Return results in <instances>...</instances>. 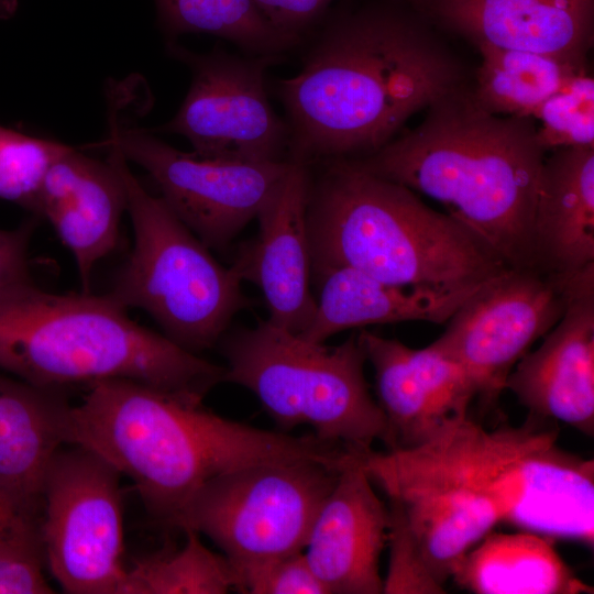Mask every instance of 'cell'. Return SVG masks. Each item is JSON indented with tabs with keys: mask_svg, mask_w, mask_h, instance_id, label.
I'll list each match as a JSON object with an SVG mask.
<instances>
[{
	"mask_svg": "<svg viewBox=\"0 0 594 594\" xmlns=\"http://www.w3.org/2000/svg\"><path fill=\"white\" fill-rule=\"evenodd\" d=\"M462 85L457 59L420 23L387 10L352 14L320 36L298 74L278 82L289 161L366 156Z\"/></svg>",
	"mask_w": 594,
	"mask_h": 594,
	"instance_id": "1",
	"label": "cell"
},
{
	"mask_svg": "<svg viewBox=\"0 0 594 594\" xmlns=\"http://www.w3.org/2000/svg\"><path fill=\"white\" fill-rule=\"evenodd\" d=\"M64 417V440L94 451L129 476L148 510L176 528L210 480L249 465L344 461L345 447L315 433L290 436L223 418L195 402L130 380L88 385Z\"/></svg>",
	"mask_w": 594,
	"mask_h": 594,
	"instance_id": "2",
	"label": "cell"
},
{
	"mask_svg": "<svg viewBox=\"0 0 594 594\" xmlns=\"http://www.w3.org/2000/svg\"><path fill=\"white\" fill-rule=\"evenodd\" d=\"M546 151L530 117L483 109L465 84L360 168L441 204L510 268H536L532 227Z\"/></svg>",
	"mask_w": 594,
	"mask_h": 594,
	"instance_id": "3",
	"label": "cell"
},
{
	"mask_svg": "<svg viewBox=\"0 0 594 594\" xmlns=\"http://www.w3.org/2000/svg\"><path fill=\"white\" fill-rule=\"evenodd\" d=\"M310 173L307 230L311 272L350 267L384 283L453 292L480 286L508 267L460 221L415 191L349 158Z\"/></svg>",
	"mask_w": 594,
	"mask_h": 594,
	"instance_id": "4",
	"label": "cell"
},
{
	"mask_svg": "<svg viewBox=\"0 0 594 594\" xmlns=\"http://www.w3.org/2000/svg\"><path fill=\"white\" fill-rule=\"evenodd\" d=\"M0 369L43 388L119 378L196 402L226 375L108 294H52L32 280L0 295Z\"/></svg>",
	"mask_w": 594,
	"mask_h": 594,
	"instance_id": "5",
	"label": "cell"
},
{
	"mask_svg": "<svg viewBox=\"0 0 594 594\" xmlns=\"http://www.w3.org/2000/svg\"><path fill=\"white\" fill-rule=\"evenodd\" d=\"M557 433L531 416L520 427L494 430L466 416L421 446L381 454L396 468L470 492L499 524L592 547L593 460L562 450Z\"/></svg>",
	"mask_w": 594,
	"mask_h": 594,
	"instance_id": "6",
	"label": "cell"
},
{
	"mask_svg": "<svg viewBox=\"0 0 594 594\" xmlns=\"http://www.w3.org/2000/svg\"><path fill=\"white\" fill-rule=\"evenodd\" d=\"M227 360L224 382L241 385L284 430L308 425L314 433L354 451L388 443L382 408L364 376L367 361L359 333L336 346L260 321L219 341Z\"/></svg>",
	"mask_w": 594,
	"mask_h": 594,
	"instance_id": "7",
	"label": "cell"
},
{
	"mask_svg": "<svg viewBox=\"0 0 594 594\" xmlns=\"http://www.w3.org/2000/svg\"><path fill=\"white\" fill-rule=\"evenodd\" d=\"M109 160L124 185L133 228L132 251L119 271L112 299L146 311L165 336L193 353L217 345L232 318L251 306L241 278L223 267L158 196L147 191L109 138Z\"/></svg>",
	"mask_w": 594,
	"mask_h": 594,
	"instance_id": "8",
	"label": "cell"
},
{
	"mask_svg": "<svg viewBox=\"0 0 594 594\" xmlns=\"http://www.w3.org/2000/svg\"><path fill=\"white\" fill-rule=\"evenodd\" d=\"M346 460L265 462L223 473L195 494L176 528L207 536L232 563L302 551Z\"/></svg>",
	"mask_w": 594,
	"mask_h": 594,
	"instance_id": "9",
	"label": "cell"
},
{
	"mask_svg": "<svg viewBox=\"0 0 594 594\" xmlns=\"http://www.w3.org/2000/svg\"><path fill=\"white\" fill-rule=\"evenodd\" d=\"M64 444L42 487L45 563L72 594H119L125 574L120 472L91 450Z\"/></svg>",
	"mask_w": 594,
	"mask_h": 594,
	"instance_id": "10",
	"label": "cell"
},
{
	"mask_svg": "<svg viewBox=\"0 0 594 594\" xmlns=\"http://www.w3.org/2000/svg\"><path fill=\"white\" fill-rule=\"evenodd\" d=\"M590 266L570 277L509 268L469 297L430 344L464 369L483 404H494L517 362L564 316Z\"/></svg>",
	"mask_w": 594,
	"mask_h": 594,
	"instance_id": "11",
	"label": "cell"
},
{
	"mask_svg": "<svg viewBox=\"0 0 594 594\" xmlns=\"http://www.w3.org/2000/svg\"><path fill=\"white\" fill-rule=\"evenodd\" d=\"M167 50L191 70L176 114L160 132L186 138L193 152L243 163L289 161L290 130L270 103L265 75L277 56L241 57L220 48L195 53L170 42Z\"/></svg>",
	"mask_w": 594,
	"mask_h": 594,
	"instance_id": "12",
	"label": "cell"
},
{
	"mask_svg": "<svg viewBox=\"0 0 594 594\" xmlns=\"http://www.w3.org/2000/svg\"><path fill=\"white\" fill-rule=\"evenodd\" d=\"M110 138L154 182L161 198L209 249L226 251L266 202L292 161L243 163L179 151L151 131L111 119Z\"/></svg>",
	"mask_w": 594,
	"mask_h": 594,
	"instance_id": "13",
	"label": "cell"
},
{
	"mask_svg": "<svg viewBox=\"0 0 594 594\" xmlns=\"http://www.w3.org/2000/svg\"><path fill=\"white\" fill-rule=\"evenodd\" d=\"M376 382L387 450L424 444L468 415L476 389L464 369L431 344L411 349L395 339L359 332Z\"/></svg>",
	"mask_w": 594,
	"mask_h": 594,
	"instance_id": "14",
	"label": "cell"
},
{
	"mask_svg": "<svg viewBox=\"0 0 594 594\" xmlns=\"http://www.w3.org/2000/svg\"><path fill=\"white\" fill-rule=\"evenodd\" d=\"M309 165L293 162L256 216V237L241 245L232 264L241 280L262 290L267 321L296 334L309 327L317 307L309 287Z\"/></svg>",
	"mask_w": 594,
	"mask_h": 594,
	"instance_id": "15",
	"label": "cell"
},
{
	"mask_svg": "<svg viewBox=\"0 0 594 594\" xmlns=\"http://www.w3.org/2000/svg\"><path fill=\"white\" fill-rule=\"evenodd\" d=\"M505 389L539 420L594 432V265L583 274L564 316L509 373Z\"/></svg>",
	"mask_w": 594,
	"mask_h": 594,
	"instance_id": "16",
	"label": "cell"
},
{
	"mask_svg": "<svg viewBox=\"0 0 594 594\" xmlns=\"http://www.w3.org/2000/svg\"><path fill=\"white\" fill-rule=\"evenodd\" d=\"M354 451L321 504L304 552L329 594H381L380 557L388 509L376 495L362 454Z\"/></svg>",
	"mask_w": 594,
	"mask_h": 594,
	"instance_id": "17",
	"label": "cell"
},
{
	"mask_svg": "<svg viewBox=\"0 0 594 594\" xmlns=\"http://www.w3.org/2000/svg\"><path fill=\"white\" fill-rule=\"evenodd\" d=\"M477 46L586 57L594 0H413Z\"/></svg>",
	"mask_w": 594,
	"mask_h": 594,
	"instance_id": "18",
	"label": "cell"
},
{
	"mask_svg": "<svg viewBox=\"0 0 594 594\" xmlns=\"http://www.w3.org/2000/svg\"><path fill=\"white\" fill-rule=\"evenodd\" d=\"M124 210V185L109 158L100 162L72 147L50 168L34 216L45 218L72 252L84 293H90L95 266L117 246Z\"/></svg>",
	"mask_w": 594,
	"mask_h": 594,
	"instance_id": "19",
	"label": "cell"
},
{
	"mask_svg": "<svg viewBox=\"0 0 594 594\" xmlns=\"http://www.w3.org/2000/svg\"><path fill=\"white\" fill-rule=\"evenodd\" d=\"M362 458L372 482L402 509L424 560L443 585L465 553L499 524L492 507L465 490L398 469L374 450Z\"/></svg>",
	"mask_w": 594,
	"mask_h": 594,
	"instance_id": "20",
	"label": "cell"
},
{
	"mask_svg": "<svg viewBox=\"0 0 594 594\" xmlns=\"http://www.w3.org/2000/svg\"><path fill=\"white\" fill-rule=\"evenodd\" d=\"M536 268L573 276L594 264V147L544 157L534 215Z\"/></svg>",
	"mask_w": 594,
	"mask_h": 594,
	"instance_id": "21",
	"label": "cell"
},
{
	"mask_svg": "<svg viewBox=\"0 0 594 594\" xmlns=\"http://www.w3.org/2000/svg\"><path fill=\"white\" fill-rule=\"evenodd\" d=\"M315 276L319 300L311 323L299 336L317 343L343 330L371 324L444 323L483 285L453 292L402 287L350 267H330Z\"/></svg>",
	"mask_w": 594,
	"mask_h": 594,
	"instance_id": "22",
	"label": "cell"
},
{
	"mask_svg": "<svg viewBox=\"0 0 594 594\" xmlns=\"http://www.w3.org/2000/svg\"><path fill=\"white\" fill-rule=\"evenodd\" d=\"M67 406L57 389L0 374V486L34 514L47 466L65 444Z\"/></svg>",
	"mask_w": 594,
	"mask_h": 594,
	"instance_id": "23",
	"label": "cell"
},
{
	"mask_svg": "<svg viewBox=\"0 0 594 594\" xmlns=\"http://www.w3.org/2000/svg\"><path fill=\"white\" fill-rule=\"evenodd\" d=\"M554 541L527 530L491 531L465 553L451 578L476 594H592Z\"/></svg>",
	"mask_w": 594,
	"mask_h": 594,
	"instance_id": "24",
	"label": "cell"
},
{
	"mask_svg": "<svg viewBox=\"0 0 594 594\" xmlns=\"http://www.w3.org/2000/svg\"><path fill=\"white\" fill-rule=\"evenodd\" d=\"M474 100L499 116L532 118L540 105L576 74L586 69L584 57L477 46Z\"/></svg>",
	"mask_w": 594,
	"mask_h": 594,
	"instance_id": "25",
	"label": "cell"
},
{
	"mask_svg": "<svg viewBox=\"0 0 594 594\" xmlns=\"http://www.w3.org/2000/svg\"><path fill=\"white\" fill-rule=\"evenodd\" d=\"M163 26L172 36L206 33L230 41L256 56H277L300 37L274 28L252 0H155Z\"/></svg>",
	"mask_w": 594,
	"mask_h": 594,
	"instance_id": "26",
	"label": "cell"
},
{
	"mask_svg": "<svg viewBox=\"0 0 594 594\" xmlns=\"http://www.w3.org/2000/svg\"><path fill=\"white\" fill-rule=\"evenodd\" d=\"M179 550L143 558L129 569L119 594H223L235 588V572L226 556L202 544L199 534L183 530Z\"/></svg>",
	"mask_w": 594,
	"mask_h": 594,
	"instance_id": "27",
	"label": "cell"
},
{
	"mask_svg": "<svg viewBox=\"0 0 594 594\" xmlns=\"http://www.w3.org/2000/svg\"><path fill=\"white\" fill-rule=\"evenodd\" d=\"M72 146L0 125V199L34 213L52 165Z\"/></svg>",
	"mask_w": 594,
	"mask_h": 594,
	"instance_id": "28",
	"label": "cell"
},
{
	"mask_svg": "<svg viewBox=\"0 0 594 594\" xmlns=\"http://www.w3.org/2000/svg\"><path fill=\"white\" fill-rule=\"evenodd\" d=\"M538 140L547 151L594 147V80L587 69L551 95L532 116Z\"/></svg>",
	"mask_w": 594,
	"mask_h": 594,
	"instance_id": "29",
	"label": "cell"
},
{
	"mask_svg": "<svg viewBox=\"0 0 594 594\" xmlns=\"http://www.w3.org/2000/svg\"><path fill=\"white\" fill-rule=\"evenodd\" d=\"M387 540L389 561L383 593L439 594L446 593L424 560L418 544L399 506L389 501Z\"/></svg>",
	"mask_w": 594,
	"mask_h": 594,
	"instance_id": "30",
	"label": "cell"
},
{
	"mask_svg": "<svg viewBox=\"0 0 594 594\" xmlns=\"http://www.w3.org/2000/svg\"><path fill=\"white\" fill-rule=\"evenodd\" d=\"M231 564L240 593L329 594L302 551Z\"/></svg>",
	"mask_w": 594,
	"mask_h": 594,
	"instance_id": "31",
	"label": "cell"
},
{
	"mask_svg": "<svg viewBox=\"0 0 594 594\" xmlns=\"http://www.w3.org/2000/svg\"><path fill=\"white\" fill-rule=\"evenodd\" d=\"M44 563L38 522L0 550V594L54 593Z\"/></svg>",
	"mask_w": 594,
	"mask_h": 594,
	"instance_id": "32",
	"label": "cell"
},
{
	"mask_svg": "<svg viewBox=\"0 0 594 594\" xmlns=\"http://www.w3.org/2000/svg\"><path fill=\"white\" fill-rule=\"evenodd\" d=\"M36 220H28L14 230H0V295L31 282L29 246Z\"/></svg>",
	"mask_w": 594,
	"mask_h": 594,
	"instance_id": "33",
	"label": "cell"
},
{
	"mask_svg": "<svg viewBox=\"0 0 594 594\" xmlns=\"http://www.w3.org/2000/svg\"><path fill=\"white\" fill-rule=\"evenodd\" d=\"M263 16L277 30L300 37L332 0H252ZM301 38V37H300Z\"/></svg>",
	"mask_w": 594,
	"mask_h": 594,
	"instance_id": "34",
	"label": "cell"
},
{
	"mask_svg": "<svg viewBox=\"0 0 594 594\" xmlns=\"http://www.w3.org/2000/svg\"><path fill=\"white\" fill-rule=\"evenodd\" d=\"M38 522L37 514L25 509L0 486V550Z\"/></svg>",
	"mask_w": 594,
	"mask_h": 594,
	"instance_id": "35",
	"label": "cell"
},
{
	"mask_svg": "<svg viewBox=\"0 0 594 594\" xmlns=\"http://www.w3.org/2000/svg\"><path fill=\"white\" fill-rule=\"evenodd\" d=\"M15 0H0V14L7 15L13 12Z\"/></svg>",
	"mask_w": 594,
	"mask_h": 594,
	"instance_id": "36",
	"label": "cell"
}]
</instances>
